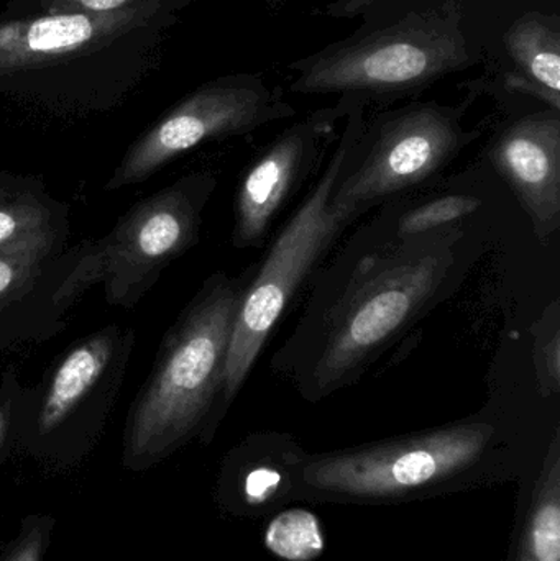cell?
Returning a JSON list of instances; mask_svg holds the SVG:
<instances>
[{
  "label": "cell",
  "mask_w": 560,
  "mask_h": 561,
  "mask_svg": "<svg viewBox=\"0 0 560 561\" xmlns=\"http://www.w3.org/2000/svg\"><path fill=\"white\" fill-rule=\"evenodd\" d=\"M180 12L160 0L105 13L0 12V94L81 111L118 104L160 68Z\"/></svg>",
  "instance_id": "obj_1"
},
{
  "label": "cell",
  "mask_w": 560,
  "mask_h": 561,
  "mask_svg": "<svg viewBox=\"0 0 560 561\" xmlns=\"http://www.w3.org/2000/svg\"><path fill=\"white\" fill-rule=\"evenodd\" d=\"M467 28L466 12L453 0L400 13L292 62L289 89L295 94L341 95L339 108L345 111L420 94L480 61L482 53Z\"/></svg>",
  "instance_id": "obj_2"
},
{
  "label": "cell",
  "mask_w": 560,
  "mask_h": 561,
  "mask_svg": "<svg viewBox=\"0 0 560 561\" xmlns=\"http://www.w3.org/2000/svg\"><path fill=\"white\" fill-rule=\"evenodd\" d=\"M242 293L216 276L164 342L128 427V455L150 457L183 440L222 391L227 350Z\"/></svg>",
  "instance_id": "obj_3"
},
{
  "label": "cell",
  "mask_w": 560,
  "mask_h": 561,
  "mask_svg": "<svg viewBox=\"0 0 560 561\" xmlns=\"http://www.w3.org/2000/svg\"><path fill=\"white\" fill-rule=\"evenodd\" d=\"M213 187V178H184L141 201L105 239L82 253L53 300L66 306L102 283L108 302H137L148 280L196 242L201 210Z\"/></svg>",
  "instance_id": "obj_4"
},
{
  "label": "cell",
  "mask_w": 560,
  "mask_h": 561,
  "mask_svg": "<svg viewBox=\"0 0 560 561\" xmlns=\"http://www.w3.org/2000/svg\"><path fill=\"white\" fill-rule=\"evenodd\" d=\"M354 135L351 115L344 140L328 170L273 243L255 283L242 294L224 369L222 392L227 401L242 388L293 294L341 229L342 220L332 209L331 199Z\"/></svg>",
  "instance_id": "obj_5"
},
{
  "label": "cell",
  "mask_w": 560,
  "mask_h": 561,
  "mask_svg": "<svg viewBox=\"0 0 560 561\" xmlns=\"http://www.w3.org/2000/svg\"><path fill=\"white\" fill-rule=\"evenodd\" d=\"M449 249L395 256L342 304L315 368V388L331 392L377 355L436 293L449 272Z\"/></svg>",
  "instance_id": "obj_6"
},
{
  "label": "cell",
  "mask_w": 560,
  "mask_h": 561,
  "mask_svg": "<svg viewBox=\"0 0 560 561\" xmlns=\"http://www.w3.org/2000/svg\"><path fill=\"white\" fill-rule=\"evenodd\" d=\"M292 115L295 108L278 88L266 85L262 75L240 72L210 79L168 108L128 148L107 190L140 183L206 141L247 135Z\"/></svg>",
  "instance_id": "obj_7"
},
{
  "label": "cell",
  "mask_w": 560,
  "mask_h": 561,
  "mask_svg": "<svg viewBox=\"0 0 560 561\" xmlns=\"http://www.w3.org/2000/svg\"><path fill=\"white\" fill-rule=\"evenodd\" d=\"M476 135L464 130L460 108L436 102L381 115L365 135L361 164L339 181L332 209L344 222L368 204L423 183Z\"/></svg>",
  "instance_id": "obj_8"
},
{
  "label": "cell",
  "mask_w": 560,
  "mask_h": 561,
  "mask_svg": "<svg viewBox=\"0 0 560 561\" xmlns=\"http://www.w3.org/2000/svg\"><path fill=\"white\" fill-rule=\"evenodd\" d=\"M493 428L457 424L315 461L306 470L312 486L351 496L384 497L439 483L476 465Z\"/></svg>",
  "instance_id": "obj_9"
},
{
  "label": "cell",
  "mask_w": 560,
  "mask_h": 561,
  "mask_svg": "<svg viewBox=\"0 0 560 561\" xmlns=\"http://www.w3.org/2000/svg\"><path fill=\"white\" fill-rule=\"evenodd\" d=\"M490 160L532 217L542 242L560 226V117L558 111L510 124L490 148Z\"/></svg>",
  "instance_id": "obj_10"
},
{
  "label": "cell",
  "mask_w": 560,
  "mask_h": 561,
  "mask_svg": "<svg viewBox=\"0 0 560 561\" xmlns=\"http://www.w3.org/2000/svg\"><path fill=\"white\" fill-rule=\"evenodd\" d=\"M335 111L319 112L279 135L272 147L247 171L237 196L233 242L252 247L265 236L283 201L308 164L316 141L328 130Z\"/></svg>",
  "instance_id": "obj_11"
},
{
  "label": "cell",
  "mask_w": 560,
  "mask_h": 561,
  "mask_svg": "<svg viewBox=\"0 0 560 561\" xmlns=\"http://www.w3.org/2000/svg\"><path fill=\"white\" fill-rule=\"evenodd\" d=\"M505 48L523 88L560 112L559 16L541 12L519 16L506 32Z\"/></svg>",
  "instance_id": "obj_12"
},
{
  "label": "cell",
  "mask_w": 560,
  "mask_h": 561,
  "mask_svg": "<svg viewBox=\"0 0 560 561\" xmlns=\"http://www.w3.org/2000/svg\"><path fill=\"white\" fill-rule=\"evenodd\" d=\"M112 348V336L108 333H101L76 346L62 359L53 376L39 412L38 425L43 434L58 427L82 398L94 388L111 359Z\"/></svg>",
  "instance_id": "obj_13"
},
{
  "label": "cell",
  "mask_w": 560,
  "mask_h": 561,
  "mask_svg": "<svg viewBox=\"0 0 560 561\" xmlns=\"http://www.w3.org/2000/svg\"><path fill=\"white\" fill-rule=\"evenodd\" d=\"M53 240L49 214L43 207L0 201V255L43 260Z\"/></svg>",
  "instance_id": "obj_14"
},
{
  "label": "cell",
  "mask_w": 560,
  "mask_h": 561,
  "mask_svg": "<svg viewBox=\"0 0 560 561\" xmlns=\"http://www.w3.org/2000/svg\"><path fill=\"white\" fill-rule=\"evenodd\" d=\"M265 543L273 556L286 561H311L324 550V534L315 514L292 510L270 523Z\"/></svg>",
  "instance_id": "obj_15"
},
{
  "label": "cell",
  "mask_w": 560,
  "mask_h": 561,
  "mask_svg": "<svg viewBox=\"0 0 560 561\" xmlns=\"http://www.w3.org/2000/svg\"><path fill=\"white\" fill-rule=\"evenodd\" d=\"M559 451L526 530L522 561H560Z\"/></svg>",
  "instance_id": "obj_16"
},
{
  "label": "cell",
  "mask_w": 560,
  "mask_h": 561,
  "mask_svg": "<svg viewBox=\"0 0 560 561\" xmlns=\"http://www.w3.org/2000/svg\"><path fill=\"white\" fill-rule=\"evenodd\" d=\"M480 207V201L472 196H446L431 201L424 206L408 213L398 226L401 237L421 236L454 220L470 216Z\"/></svg>",
  "instance_id": "obj_17"
},
{
  "label": "cell",
  "mask_w": 560,
  "mask_h": 561,
  "mask_svg": "<svg viewBox=\"0 0 560 561\" xmlns=\"http://www.w3.org/2000/svg\"><path fill=\"white\" fill-rule=\"evenodd\" d=\"M141 2H153V0H7L2 12L7 15L58 12L105 13L130 9ZM160 2H168L183 10L196 0H160Z\"/></svg>",
  "instance_id": "obj_18"
},
{
  "label": "cell",
  "mask_w": 560,
  "mask_h": 561,
  "mask_svg": "<svg viewBox=\"0 0 560 561\" xmlns=\"http://www.w3.org/2000/svg\"><path fill=\"white\" fill-rule=\"evenodd\" d=\"M43 260L0 255V310L15 302L35 283Z\"/></svg>",
  "instance_id": "obj_19"
},
{
  "label": "cell",
  "mask_w": 560,
  "mask_h": 561,
  "mask_svg": "<svg viewBox=\"0 0 560 561\" xmlns=\"http://www.w3.org/2000/svg\"><path fill=\"white\" fill-rule=\"evenodd\" d=\"M282 484V474L268 467L255 468L245 478V496L250 504H263L272 500Z\"/></svg>",
  "instance_id": "obj_20"
},
{
  "label": "cell",
  "mask_w": 560,
  "mask_h": 561,
  "mask_svg": "<svg viewBox=\"0 0 560 561\" xmlns=\"http://www.w3.org/2000/svg\"><path fill=\"white\" fill-rule=\"evenodd\" d=\"M381 2L387 0H331L324 10L325 15L335 16V19H354L362 13H367Z\"/></svg>",
  "instance_id": "obj_21"
},
{
  "label": "cell",
  "mask_w": 560,
  "mask_h": 561,
  "mask_svg": "<svg viewBox=\"0 0 560 561\" xmlns=\"http://www.w3.org/2000/svg\"><path fill=\"white\" fill-rule=\"evenodd\" d=\"M42 559V539L33 537L10 559V561H39Z\"/></svg>",
  "instance_id": "obj_22"
},
{
  "label": "cell",
  "mask_w": 560,
  "mask_h": 561,
  "mask_svg": "<svg viewBox=\"0 0 560 561\" xmlns=\"http://www.w3.org/2000/svg\"><path fill=\"white\" fill-rule=\"evenodd\" d=\"M266 3H268L270 7L278 5L279 2H283V0H265Z\"/></svg>",
  "instance_id": "obj_23"
},
{
  "label": "cell",
  "mask_w": 560,
  "mask_h": 561,
  "mask_svg": "<svg viewBox=\"0 0 560 561\" xmlns=\"http://www.w3.org/2000/svg\"><path fill=\"white\" fill-rule=\"evenodd\" d=\"M3 440V422L2 419H0V445H2Z\"/></svg>",
  "instance_id": "obj_24"
}]
</instances>
